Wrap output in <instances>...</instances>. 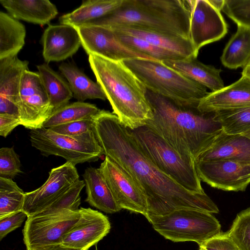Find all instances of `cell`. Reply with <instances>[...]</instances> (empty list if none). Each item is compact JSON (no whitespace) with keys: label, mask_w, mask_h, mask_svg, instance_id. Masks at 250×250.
I'll list each match as a JSON object with an SVG mask.
<instances>
[{"label":"cell","mask_w":250,"mask_h":250,"mask_svg":"<svg viewBox=\"0 0 250 250\" xmlns=\"http://www.w3.org/2000/svg\"><path fill=\"white\" fill-rule=\"evenodd\" d=\"M94 119V132L104 154L128 171L144 191L146 218L184 208L219 212L206 193L187 190L156 167L139 148L129 129L113 113L100 109Z\"/></svg>","instance_id":"1"},{"label":"cell","mask_w":250,"mask_h":250,"mask_svg":"<svg viewBox=\"0 0 250 250\" xmlns=\"http://www.w3.org/2000/svg\"><path fill=\"white\" fill-rule=\"evenodd\" d=\"M146 97L153 117L146 125L195 162L223 131L215 112L200 110L199 103H181L148 89Z\"/></svg>","instance_id":"2"},{"label":"cell","mask_w":250,"mask_h":250,"mask_svg":"<svg viewBox=\"0 0 250 250\" xmlns=\"http://www.w3.org/2000/svg\"><path fill=\"white\" fill-rule=\"evenodd\" d=\"M88 61L120 122L131 130L146 125L153 112L146 97L147 89L136 75L123 61L93 55L88 56Z\"/></svg>","instance_id":"3"},{"label":"cell","mask_w":250,"mask_h":250,"mask_svg":"<svg viewBox=\"0 0 250 250\" xmlns=\"http://www.w3.org/2000/svg\"><path fill=\"white\" fill-rule=\"evenodd\" d=\"M190 15L189 0H124L116 10L88 23L121 25L189 39Z\"/></svg>","instance_id":"4"},{"label":"cell","mask_w":250,"mask_h":250,"mask_svg":"<svg viewBox=\"0 0 250 250\" xmlns=\"http://www.w3.org/2000/svg\"><path fill=\"white\" fill-rule=\"evenodd\" d=\"M129 130L142 151L161 171L191 192L205 193L193 160L181 155L146 125Z\"/></svg>","instance_id":"5"},{"label":"cell","mask_w":250,"mask_h":250,"mask_svg":"<svg viewBox=\"0 0 250 250\" xmlns=\"http://www.w3.org/2000/svg\"><path fill=\"white\" fill-rule=\"evenodd\" d=\"M147 89L172 100L199 103L208 92L199 83L155 60L137 58L123 61Z\"/></svg>","instance_id":"6"},{"label":"cell","mask_w":250,"mask_h":250,"mask_svg":"<svg viewBox=\"0 0 250 250\" xmlns=\"http://www.w3.org/2000/svg\"><path fill=\"white\" fill-rule=\"evenodd\" d=\"M146 219L154 230L174 242L192 241L200 246L221 231L219 221L212 213L197 209H180Z\"/></svg>","instance_id":"7"},{"label":"cell","mask_w":250,"mask_h":250,"mask_svg":"<svg viewBox=\"0 0 250 250\" xmlns=\"http://www.w3.org/2000/svg\"><path fill=\"white\" fill-rule=\"evenodd\" d=\"M29 137L31 146L42 155L60 156L75 166L97 161L104 155L93 131L67 136L42 127L31 129Z\"/></svg>","instance_id":"8"},{"label":"cell","mask_w":250,"mask_h":250,"mask_svg":"<svg viewBox=\"0 0 250 250\" xmlns=\"http://www.w3.org/2000/svg\"><path fill=\"white\" fill-rule=\"evenodd\" d=\"M80 208L55 213L29 216L22 230L26 250L62 244V238L78 222Z\"/></svg>","instance_id":"9"},{"label":"cell","mask_w":250,"mask_h":250,"mask_svg":"<svg viewBox=\"0 0 250 250\" xmlns=\"http://www.w3.org/2000/svg\"><path fill=\"white\" fill-rule=\"evenodd\" d=\"M17 106L21 125L30 130L42 127L51 115L54 108L38 72L25 71Z\"/></svg>","instance_id":"10"},{"label":"cell","mask_w":250,"mask_h":250,"mask_svg":"<svg viewBox=\"0 0 250 250\" xmlns=\"http://www.w3.org/2000/svg\"><path fill=\"white\" fill-rule=\"evenodd\" d=\"M121 209L147 215L146 194L133 177L121 165L106 157L99 168Z\"/></svg>","instance_id":"11"},{"label":"cell","mask_w":250,"mask_h":250,"mask_svg":"<svg viewBox=\"0 0 250 250\" xmlns=\"http://www.w3.org/2000/svg\"><path fill=\"white\" fill-rule=\"evenodd\" d=\"M75 28L88 56L96 55L115 61L137 58L152 60L125 45L110 28L90 23Z\"/></svg>","instance_id":"12"},{"label":"cell","mask_w":250,"mask_h":250,"mask_svg":"<svg viewBox=\"0 0 250 250\" xmlns=\"http://www.w3.org/2000/svg\"><path fill=\"white\" fill-rule=\"evenodd\" d=\"M75 166L66 162L52 169L40 188L25 193L22 211L32 216L52 204L79 180Z\"/></svg>","instance_id":"13"},{"label":"cell","mask_w":250,"mask_h":250,"mask_svg":"<svg viewBox=\"0 0 250 250\" xmlns=\"http://www.w3.org/2000/svg\"><path fill=\"white\" fill-rule=\"evenodd\" d=\"M191 15L189 39L197 52L206 44L218 41L228 32L220 11L208 0H189Z\"/></svg>","instance_id":"14"},{"label":"cell","mask_w":250,"mask_h":250,"mask_svg":"<svg viewBox=\"0 0 250 250\" xmlns=\"http://www.w3.org/2000/svg\"><path fill=\"white\" fill-rule=\"evenodd\" d=\"M201 181L225 191H244L250 184V163L231 161L195 162Z\"/></svg>","instance_id":"15"},{"label":"cell","mask_w":250,"mask_h":250,"mask_svg":"<svg viewBox=\"0 0 250 250\" xmlns=\"http://www.w3.org/2000/svg\"><path fill=\"white\" fill-rule=\"evenodd\" d=\"M80 211L79 220L63 236L62 245L78 250H88L109 232L111 225L108 218L98 210L80 208Z\"/></svg>","instance_id":"16"},{"label":"cell","mask_w":250,"mask_h":250,"mask_svg":"<svg viewBox=\"0 0 250 250\" xmlns=\"http://www.w3.org/2000/svg\"><path fill=\"white\" fill-rule=\"evenodd\" d=\"M45 62H60L74 55L82 45L75 27L66 24H49L42 37Z\"/></svg>","instance_id":"17"},{"label":"cell","mask_w":250,"mask_h":250,"mask_svg":"<svg viewBox=\"0 0 250 250\" xmlns=\"http://www.w3.org/2000/svg\"><path fill=\"white\" fill-rule=\"evenodd\" d=\"M28 63L17 56L0 60V114L18 116L17 104L22 78L28 70Z\"/></svg>","instance_id":"18"},{"label":"cell","mask_w":250,"mask_h":250,"mask_svg":"<svg viewBox=\"0 0 250 250\" xmlns=\"http://www.w3.org/2000/svg\"><path fill=\"white\" fill-rule=\"evenodd\" d=\"M250 106V80L242 77L223 88L208 93L202 99L198 108L204 112Z\"/></svg>","instance_id":"19"},{"label":"cell","mask_w":250,"mask_h":250,"mask_svg":"<svg viewBox=\"0 0 250 250\" xmlns=\"http://www.w3.org/2000/svg\"><path fill=\"white\" fill-rule=\"evenodd\" d=\"M226 160L250 163V140L242 134H229L223 131L196 162Z\"/></svg>","instance_id":"20"},{"label":"cell","mask_w":250,"mask_h":250,"mask_svg":"<svg viewBox=\"0 0 250 250\" xmlns=\"http://www.w3.org/2000/svg\"><path fill=\"white\" fill-rule=\"evenodd\" d=\"M104 26L109 27L121 34L142 39L156 46L170 51L185 58H197L198 54L190 40L185 37L121 25Z\"/></svg>","instance_id":"21"},{"label":"cell","mask_w":250,"mask_h":250,"mask_svg":"<svg viewBox=\"0 0 250 250\" xmlns=\"http://www.w3.org/2000/svg\"><path fill=\"white\" fill-rule=\"evenodd\" d=\"M1 5L14 18L43 26L58 14L49 0H0Z\"/></svg>","instance_id":"22"},{"label":"cell","mask_w":250,"mask_h":250,"mask_svg":"<svg viewBox=\"0 0 250 250\" xmlns=\"http://www.w3.org/2000/svg\"><path fill=\"white\" fill-rule=\"evenodd\" d=\"M83 177L86 187L85 201L91 206L107 213H114L122 209L116 202L105 179L99 168H86Z\"/></svg>","instance_id":"23"},{"label":"cell","mask_w":250,"mask_h":250,"mask_svg":"<svg viewBox=\"0 0 250 250\" xmlns=\"http://www.w3.org/2000/svg\"><path fill=\"white\" fill-rule=\"evenodd\" d=\"M197 58H189L181 60L164 61L162 62L167 66L181 73L185 76L208 87L211 92L218 91L224 86L220 76L221 69L205 64Z\"/></svg>","instance_id":"24"},{"label":"cell","mask_w":250,"mask_h":250,"mask_svg":"<svg viewBox=\"0 0 250 250\" xmlns=\"http://www.w3.org/2000/svg\"><path fill=\"white\" fill-rule=\"evenodd\" d=\"M124 0H88L59 17L60 24L78 27L104 17L119 8Z\"/></svg>","instance_id":"25"},{"label":"cell","mask_w":250,"mask_h":250,"mask_svg":"<svg viewBox=\"0 0 250 250\" xmlns=\"http://www.w3.org/2000/svg\"><path fill=\"white\" fill-rule=\"evenodd\" d=\"M59 70L67 80L73 97L79 102L87 99L105 100L106 96L101 86L88 78L75 65L62 63Z\"/></svg>","instance_id":"26"},{"label":"cell","mask_w":250,"mask_h":250,"mask_svg":"<svg viewBox=\"0 0 250 250\" xmlns=\"http://www.w3.org/2000/svg\"><path fill=\"white\" fill-rule=\"evenodd\" d=\"M25 36L22 23L0 11V60L17 56L24 45Z\"/></svg>","instance_id":"27"},{"label":"cell","mask_w":250,"mask_h":250,"mask_svg":"<svg viewBox=\"0 0 250 250\" xmlns=\"http://www.w3.org/2000/svg\"><path fill=\"white\" fill-rule=\"evenodd\" d=\"M223 65L229 69L244 67L250 61V29L237 25V29L224 49L220 58Z\"/></svg>","instance_id":"28"},{"label":"cell","mask_w":250,"mask_h":250,"mask_svg":"<svg viewBox=\"0 0 250 250\" xmlns=\"http://www.w3.org/2000/svg\"><path fill=\"white\" fill-rule=\"evenodd\" d=\"M37 67L54 110L68 104L73 94L67 82L47 63L40 64Z\"/></svg>","instance_id":"29"},{"label":"cell","mask_w":250,"mask_h":250,"mask_svg":"<svg viewBox=\"0 0 250 250\" xmlns=\"http://www.w3.org/2000/svg\"><path fill=\"white\" fill-rule=\"evenodd\" d=\"M95 104L77 101L53 110L43 124V127L49 128L67 123L91 118L100 111Z\"/></svg>","instance_id":"30"},{"label":"cell","mask_w":250,"mask_h":250,"mask_svg":"<svg viewBox=\"0 0 250 250\" xmlns=\"http://www.w3.org/2000/svg\"><path fill=\"white\" fill-rule=\"evenodd\" d=\"M215 119L226 133L242 134L250 130V106L216 111Z\"/></svg>","instance_id":"31"},{"label":"cell","mask_w":250,"mask_h":250,"mask_svg":"<svg viewBox=\"0 0 250 250\" xmlns=\"http://www.w3.org/2000/svg\"><path fill=\"white\" fill-rule=\"evenodd\" d=\"M25 193L12 179L0 177V218L22 211Z\"/></svg>","instance_id":"32"},{"label":"cell","mask_w":250,"mask_h":250,"mask_svg":"<svg viewBox=\"0 0 250 250\" xmlns=\"http://www.w3.org/2000/svg\"><path fill=\"white\" fill-rule=\"evenodd\" d=\"M113 31L119 40L125 45L149 57L153 60L162 62L164 61H176L187 59L170 51L156 46L142 39L121 34L114 30Z\"/></svg>","instance_id":"33"},{"label":"cell","mask_w":250,"mask_h":250,"mask_svg":"<svg viewBox=\"0 0 250 250\" xmlns=\"http://www.w3.org/2000/svg\"><path fill=\"white\" fill-rule=\"evenodd\" d=\"M84 186V181L79 180L52 204L33 216L55 213L65 210H79L81 204L80 193Z\"/></svg>","instance_id":"34"},{"label":"cell","mask_w":250,"mask_h":250,"mask_svg":"<svg viewBox=\"0 0 250 250\" xmlns=\"http://www.w3.org/2000/svg\"><path fill=\"white\" fill-rule=\"evenodd\" d=\"M228 233L240 250H250V208L237 215Z\"/></svg>","instance_id":"35"},{"label":"cell","mask_w":250,"mask_h":250,"mask_svg":"<svg viewBox=\"0 0 250 250\" xmlns=\"http://www.w3.org/2000/svg\"><path fill=\"white\" fill-rule=\"evenodd\" d=\"M222 11L237 25L250 29V0H225Z\"/></svg>","instance_id":"36"},{"label":"cell","mask_w":250,"mask_h":250,"mask_svg":"<svg viewBox=\"0 0 250 250\" xmlns=\"http://www.w3.org/2000/svg\"><path fill=\"white\" fill-rule=\"evenodd\" d=\"M21 172L19 157L13 147L0 149V177L12 179Z\"/></svg>","instance_id":"37"},{"label":"cell","mask_w":250,"mask_h":250,"mask_svg":"<svg viewBox=\"0 0 250 250\" xmlns=\"http://www.w3.org/2000/svg\"><path fill=\"white\" fill-rule=\"evenodd\" d=\"M47 129L56 133L67 136H76L90 131H94V117L58 125Z\"/></svg>","instance_id":"38"},{"label":"cell","mask_w":250,"mask_h":250,"mask_svg":"<svg viewBox=\"0 0 250 250\" xmlns=\"http://www.w3.org/2000/svg\"><path fill=\"white\" fill-rule=\"evenodd\" d=\"M199 247L206 250H240L229 236L228 231H221Z\"/></svg>","instance_id":"39"},{"label":"cell","mask_w":250,"mask_h":250,"mask_svg":"<svg viewBox=\"0 0 250 250\" xmlns=\"http://www.w3.org/2000/svg\"><path fill=\"white\" fill-rule=\"evenodd\" d=\"M27 215L23 211H19L0 218V240L10 232L21 227Z\"/></svg>","instance_id":"40"},{"label":"cell","mask_w":250,"mask_h":250,"mask_svg":"<svg viewBox=\"0 0 250 250\" xmlns=\"http://www.w3.org/2000/svg\"><path fill=\"white\" fill-rule=\"evenodd\" d=\"M21 125V122L17 115L9 114H0V135L6 137L17 126Z\"/></svg>","instance_id":"41"},{"label":"cell","mask_w":250,"mask_h":250,"mask_svg":"<svg viewBox=\"0 0 250 250\" xmlns=\"http://www.w3.org/2000/svg\"><path fill=\"white\" fill-rule=\"evenodd\" d=\"M31 250H78L62 244L54 245Z\"/></svg>","instance_id":"42"},{"label":"cell","mask_w":250,"mask_h":250,"mask_svg":"<svg viewBox=\"0 0 250 250\" xmlns=\"http://www.w3.org/2000/svg\"><path fill=\"white\" fill-rule=\"evenodd\" d=\"M208 2L219 11L222 10L225 3V0H208Z\"/></svg>","instance_id":"43"},{"label":"cell","mask_w":250,"mask_h":250,"mask_svg":"<svg viewBox=\"0 0 250 250\" xmlns=\"http://www.w3.org/2000/svg\"><path fill=\"white\" fill-rule=\"evenodd\" d=\"M241 75L250 80V61L243 68Z\"/></svg>","instance_id":"44"},{"label":"cell","mask_w":250,"mask_h":250,"mask_svg":"<svg viewBox=\"0 0 250 250\" xmlns=\"http://www.w3.org/2000/svg\"><path fill=\"white\" fill-rule=\"evenodd\" d=\"M244 136L248 138L249 140H250V130L247 131V132L242 134Z\"/></svg>","instance_id":"45"},{"label":"cell","mask_w":250,"mask_h":250,"mask_svg":"<svg viewBox=\"0 0 250 250\" xmlns=\"http://www.w3.org/2000/svg\"><path fill=\"white\" fill-rule=\"evenodd\" d=\"M199 250H205L204 248H203L202 247H200Z\"/></svg>","instance_id":"46"},{"label":"cell","mask_w":250,"mask_h":250,"mask_svg":"<svg viewBox=\"0 0 250 250\" xmlns=\"http://www.w3.org/2000/svg\"><path fill=\"white\" fill-rule=\"evenodd\" d=\"M95 250H98L97 247V245H95Z\"/></svg>","instance_id":"47"}]
</instances>
